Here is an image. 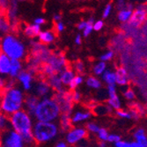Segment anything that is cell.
I'll return each instance as SVG.
<instances>
[{"mask_svg": "<svg viewBox=\"0 0 147 147\" xmlns=\"http://www.w3.org/2000/svg\"><path fill=\"white\" fill-rule=\"evenodd\" d=\"M0 51L11 60L22 61L26 56L25 44L11 34H8L0 39Z\"/></svg>", "mask_w": 147, "mask_h": 147, "instance_id": "cell-4", "label": "cell"}, {"mask_svg": "<svg viewBox=\"0 0 147 147\" xmlns=\"http://www.w3.org/2000/svg\"><path fill=\"white\" fill-rule=\"evenodd\" d=\"M84 82V77L82 75H79V74H76V76L74 77V78L72 79V81L71 82V84L68 86L69 91H74L77 90V88L82 85V83Z\"/></svg>", "mask_w": 147, "mask_h": 147, "instance_id": "cell-29", "label": "cell"}, {"mask_svg": "<svg viewBox=\"0 0 147 147\" xmlns=\"http://www.w3.org/2000/svg\"><path fill=\"white\" fill-rule=\"evenodd\" d=\"M109 134L108 130L104 128H100L99 131L97 132V137L99 138L100 141H102V142H107L108 141V138H109Z\"/></svg>", "mask_w": 147, "mask_h": 147, "instance_id": "cell-37", "label": "cell"}, {"mask_svg": "<svg viewBox=\"0 0 147 147\" xmlns=\"http://www.w3.org/2000/svg\"><path fill=\"white\" fill-rule=\"evenodd\" d=\"M46 63L55 74H59L66 67H68V61L63 53H51Z\"/></svg>", "mask_w": 147, "mask_h": 147, "instance_id": "cell-9", "label": "cell"}, {"mask_svg": "<svg viewBox=\"0 0 147 147\" xmlns=\"http://www.w3.org/2000/svg\"><path fill=\"white\" fill-rule=\"evenodd\" d=\"M58 75H59V78H60V80H61L63 86H68L71 84V82L72 81L74 77L76 76V73L71 69V66H68V67H66L63 71H62Z\"/></svg>", "mask_w": 147, "mask_h": 147, "instance_id": "cell-17", "label": "cell"}, {"mask_svg": "<svg viewBox=\"0 0 147 147\" xmlns=\"http://www.w3.org/2000/svg\"><path fill=\"white\" fill-rule=\"evenodd\" d=\"M124 97L128 100H133L135 98V93L132 90L130 89H128L124 92Z\"/></svg>", "mask_w": 147, "mask_h": 147, "instance_id": "cell-46", "label": "cell"}, {"mask_svg": "<svg viewBox=\"0 0 147 147\" xmlns=\"http://www.w3.org/2000/svg\"><path fill=\"white\" fill-rule=\"evenodd\" d=\"M112 111V109L107 104V105H102V104H98L96 105L92 109V112L97 115H105L109 114V112Z\"/></svg>", "mask_w": 147, "mask_h": 147, "instance_id": "cell-26", "label": "cell"}, {"mask_svg": "<svg viewBox=\"0 0 147 147\" xmlns=\"http://www.w3.org/2000/svg\"><path fill=\"white\" fill-rule=\"evenodd\" d=\"M111 11H112V5H111L110 4L107 5H106V7H105V8H104V10H103V12H102V17H103L104 19H107V18H108V17L110 15Z\"/></svg>", "mask_w": 147, "mask_h": 147, "instance_id": "cell-41", "label": "cell"}, {"mask_svg": "<svg viewBox=\"0 0 147 147\" xmlns=\"http://www.w3.org/2000/svg\"><path fill=\"white\" fill-rule=\"evenodd\" d=\"M23 71V63L22 61L18 60H11V67L9 71V76L11 78H17L20 72Z\"/></svg>", "mask_w": 147, "mask_h": 147, "instance_id": "cell-21", "label": "cell"}, {"mask_svg": "<svg viewBox=\"0 0 147 147\" xmlns=\"http://www.w3.org/2000/svg\"><path fill=\"white\" fill-rule=\"evenodd\" d=\"M104 26V22L100 20H97V21H94L93 22V25H92V28H93V30L95 31H100L103 28Z\"/></svg>", "mask_w": 147, "mask_h": 147, "instance_id": "cell-43", "label": "cell"}, {"mask_svg": "<svg viewBox=\"0 0 147 147\" xmlns=\"http://www.w3.org/2000/svg\"><path fill=\"white\" fill-rule=\"evenodd\" d=\"M46 79H47V81H48V83H49V86L53 92H57L63 91L64 89V86H63V84L61 82L58 74L52 75V76L47 78Z\"/></svg>", "mask_w": 147, "mask_h": 147, "instance_id": "cell-18", "label": "cell"}, {"mask_svg": "<svg viewBox=\"0 0 147 147\" xmlns=\"http://www.w3.org/2000/svg\"><path fill=\"white\" fill-rule=\"evenodd\" d=\"M86 84L88 87L92 89H100L101 87V82L94 76H90L86 78Z\"/></svg>", "mask_w": 147, "mask_h": 147, "instance_id": "cell-28", "label": "cell"}, {"mask_svg": "<svg viewBox=\"0 0 147 147\" xmlns=\"http://www.w3.org/2000/svg\"><path fill=\"white\" fill-rule=\"evenodd\" d=\"M40 101V99L35 96L34 94H30L25 97V100H24V107L23 109L25 111L28 112L30 115H34L35 109L38 106V103Z\"/></svg>", "mask_w": 147, "mask_h": 147, "instance_id": "cell-14", "label": "cell"}, {"mask_svg": "<svg viewBox=\"0 0 147 147\" xmlns=\"http://www.w3.org/2000/svg\"><path fill=\"white\" fill-rule=\"evenodd\" d=\"M106 71H107V63L101 61L95 63L92 68V71L96 76H101Z\"/></svg>", "mask_w": 147, "mask_h": 147, "instance_id": "cell-32", "label": "cell"}, {"mask_svg": "<svg viewBox=\"0 0 147 147\" xmlns=\"http://www.w3.org/2000/svg\"><path fill=\"white\" fill-rule=\"evenodd\" d=\"M10 129L9 116L0 112V131L3 132Z\"/></svg>", "mask_w": 147, "mask_h": 147, "instance_id": "cell-31", "label": "cell"}, {"mask_svg": "<svg viewBox=\"0 0 147 147\" xmlns=\"http://www.w3.org/2000/svg\"><path fill=\"white\" fill-rule=\"evenodd\" d=\"M11 25L9 20L5 17H0V35L5 36L9 34Z\"/></svg>", "mask_w": 147, "mask_h": 147, "instance_id": "cell-24", "label": "cell"}, {"mask_svg": "<svg viewBox=\"0 0 147 147\" xmlns=\"http://www.w3.org/2000/svg\"><path fill=\"white\" fill-rule=\"evenodd\" d=\"M147 12L143 8L137 9L134 12H132V15L129 20V24L133 26H138L143 23V21L145 20Z\"/></svg>", "mask_w": 147, "mask_h": 147, "instance_id": "cell-15", "label": "cell"}, {"mask_svg": "<svg viewBox=\"0 0 147 147\" xmlns=\"http://www.w3.org/2000/svg\"><path fill=\"white\" fill-rule=\"evenodd\" d=\"M51 55V51L43 44L38 42H32L31 45V58L34 59L41 64L47 62L49 56Z\"/></svg>", "mask_w": 147, "mask_h": 147, "instance_id": "cell-10", "label": "cell"}, {"mask_svg": "<svg viewBox=\"0 0 147 147\" xmlns=\"http://www.w3.org/2000/svg\"><path fill=\"white\" fill-rule=\"evenodd\" d=\"M60 129L57 123L35 122L33 127L34 141L37 144H44L54 140L59 134Z\"/></svg>", "mask_w": 147, "mask_h": 147, "instance_id": "cell-5", "label": "cell"}, {"mask_svg": "<svg viewBox=\"0 0 147 147\" xmlns=\"http://www.w3.org/2000/svg\"><path fill=\"white\" fill-rule=\"evenodd\" d=\"M10 127L12 130L20 134L25 144H33V127L34 124V117L24 109H21L9 116Z\"/></svg>", "mask_w": 147, "mask_h": 147, "instance_id": "cell-2", "label": "cell"}, {"mask_svg": "<svg viewBox=\"0 0 147 147\" xmlns=\"http://www.w3.org/2000/svg\"><path fill=\"white\" fill-rule=\"evenodd\" d=\"M132 10L129 9H122L118 13V19L122 22H127L129 20L132 15Z\"/></svg>", "mask_w": 147, "mask_h": 147, "instance_id": "cell-33", "label": "cell"}, {"mask_svg": "<svg viewBox=\"0 0 147 147\" xmlns=\"http://www.w3.org/2000/svg\"><path fill=\"white\" fill-rule=\"evenodd\" d=\"M0 101H1V92H0Z\"/></svg>", "mask_w": 147, "mask_h": 147, "instance_id": "cell-56", "label": "cell"}, {"mask_svg": "<svg viewBox=\"0 0 147 147\" xmlns=\"http://www.w3.org/2000/svg\"><path fill=\"white\" fill-rule=\"evenodd\" d=\"M85 128H86V129L87 130L88 133H93V134H97V132L100 129V126L97 123H93V122L87 123Z\"/></svg>", "mask_w": 147, "mask_h": 147, "instance_id": "cell-36", "label": "cell"}, {"mask_svg": "<svg viewBox=\"0 0 147 147\" xmlns=\"http://www.w3.org/2000/svg\"><path fill=\"white\" fill-rule=\"evenodd\" d=\"M107 144H106V142H102V141H100L99 143V147H106Z\"/></svg>", "mask_w": 147, "mask_h": 147, "instance_id": "cell-54", "label": "cell"}, {"mask_svg": "<svg viewBox=\"0 0 147 147\" xmlns=\"http://www.w3.org/2000/svg\"><path fill=\"white\" fill-rule=\"evenodd\" d=\"M17 79L24 91L28 92L32 90L34 86V75L32 73L26 70H23L18 76Z\"/></svg>", "mask_w": 147, "mask_h": 147, "instance_id": "cell-13", "label": "cell"}, {"mask_svg": "<svg viewBox=\"0 0 147 147\" xmlns=\"http://www.w3.org/2000/svg\"><path fill=\"white\" fill-rule=\"evenodd\" d=\"M54 99L59 104L62 114H71L73 111V105L74 103L71 100V91H66L63 89V91L55 92L52 95Z\"/></svg>", "mask_w": 147, "mask_h": 147, "instance_id": "cell-8", "label": "cell"}, {"mask_svg": "<svg viewBox=\"0 0 147 147\" xmlns=\"http://www.w3.org/2000/svg\"><path fill=\"white\" fill-rule=\"evenodd\" d=\"M53 20L56 22H58V21H62V15L60 13H55L54 15H53Z\"/></svg>", "mask_w": 147, "mask_h": 147, "instance_id": "cell-52", "label": "cell"}, {"mask_svg": "<svg viewBox=\"0 0 147 147\" xmlns=\"http://www.w3.org/2000/svg\"><path fill=\"white\" fill-rule=\"evenodd\" d=\"M115 147H132L131 143L129 142H125V141H119L118 143L115 144Z\"/></svg>", "mask_w": 147, "mask_h": 147, "instance_id": "cell-47", "label": "cell"}, {"mask_svg": "<svg viewBox=\"0 0 147 147\" xmlns=\"http://www.w3.org/2000/svg\"><path fill=\"white\" fill-rule=\"evenodd\" d=\"M82 35L80 34H78L76 36H75V39H74V42L76 45H80L82 43Z\"/></svg>", "mask_w": 147, "mask_h": 147, "instance_id": "cell-49", "label": "cell"}, {"mask_svg": "<svg viewBox=\"0 0 147 147\" xmlns=\"http://www.w3.org/2000/svg\"><path fill=\"white\" fill-rule=\"evenodd\" d=\"M54 147H69V145L65 141H58Z\"/></svg>", "mask_w": 147, "mask_h": 147, "instance_id": "cell-51", "label": "cell"}, {"mask_svg": "<svg viewBox=\"0 0 147 147\" xmlns=\"http://www.w3.org/2000/svg\"><path fill=\"white\" fill-rule=\"evenodd\" d=\"M78 147H85V146H84V144H83V142L79 143V144H78Z\"/></svg>", "mask_w": 147, "mask_h": 147, "instance_id": "cell-55", "label": "cell"}, {"mask_svg": "<svg viewBox=\"0 0 147 147\" xmlns=\"http://www.w3.org/2000/svg\"><path fill=\"white\" fill-rule=\"evenodd\" d=\"M93 22H94V20H93V18H90L88 20H86V26L85 29L82 31L83 32V35L82 36L87 37V36H89L92 34V32L93 30V28H92Z\"/></svg>", "mask_w": 147, "mask_h": 147, "instance_id": "cell-35", "label": "cell"}, {"mask_svg": "<svg viewBox=\"0 0 147 147\" xmlns=\"http://www.w3.org/2000/svg\"><path fill=\"white\" fill-rule=\"evenodd\" d=\"M86 20H81V21H79L77 25V28L78 30H81L83 31L86 28Z\"/></svg>", "mask_w": 147, "mask_h": 147, "instance_id": "cell-48", "label": "cell"}, {"mask_svg": "<svg viewBox=\"0 0 147 147\" xmlns=\"http://www.w3.org/2000/svg\"><path fill=\"white\" fill-rule=\"evenodd\" d=\"M131 145H132V147H143L142 145H140V144H138L137 142H132V143H131Z\"/></svg>", "mask_w": 147, "mask_h": 147, "instance_id": "cell-53", "label": "cell"}, {"mask_svg": "<svg viewBox=\"0 0 147 147\" xmlns=\"http://www.w3.org/2000/svg\"><path fill=\"white\" fill-rule=\"evenodd\" d=\"M65 29V26L63 21H58L55 23V33H62Z\"/></svg>", "mask_w": 147, "mask_h": 147, "instance_id": "cell-40", "label": "cell"}, {"mask_svg": "<svg viewBox=\"0 0 147 147\" xmlns=\"http://www.w3.org/2000/svg\"><path fill=\"white\" fill-rule=\"evenodd\" d=\"M59 129L63 132H67L69 129L72 128V123H71V114H61L59 119Z\"/></svg>", "mask_w": 147, "mask_h": 147, "instance_id": "cell-19", "label": "cell"}, {"mask_svg": "<svg viewBox=\"0 0 147 147\" xmlns=\"http://www.w3.org/2000/svg\"><path fill=\"white\" fill-rule=\"evenodd\" d=\"M6 86V82H5V80L2 78V77H0V92H2L5 88Z\"/></svg>", "mask_w": 147, "mask_h": 147, "instance_id": "cell-50", "label": "cell"}, {"mask_svg": "<svg viewBox=\"0 0 147 147\" xmlns=\"http://www.w3.org/2000/svg\"><path fill=\"white\" fill-rule=\"evenodd\" d=\"M0 147H1V138H0Z\"/></svg>", "mask_w": 147, "mask_h": 147, "instance_id": "cell-57", "label": "cell"}, {"mask_svg": "<svg viewBox=\"0 0 147 147\" xmlns=\"http://www.w3.org/2000/svg\"><path fill=\"white\" fill-rule=\"evenodd\" d=\"M113 57H114V52L109 50V51H107L106 53H104L103 55H101L100 57V59L101 62L106 63V62L111 60L113 58Z\"/></svg>", "mask_w": 147, "mask_h": 147, "instance_id": "cell-39", "label": "cell"}, {"mask_svg": "<svg viewBox=\"0 0 147 147\" xmlns=\"http://www.w3.org/2000/svg\"><path fill=\"white\" fill-rule=\"evenodd\" d=\"M46 23V20L43 17H37L34 20V24L39 26H42Z\"/></svg>", "mask_w": 147, "mask_h": 147, "instance_id": "cell-45", "label": "cell"}, {"mask_svg": "<svg viewBox=\"0 0 147 147\" xmlns=\"http://www.w3.org/2000/svg\"><path fill=\"white\" fill-rule=\"evenodd\" d=\"M37 37L39 40V42L46 46L55 42L56 33L55 31H52V30H43V31L42 30Z\"/></svg>", "mask_w": 147, "mask_h": 147, "instance_id": "cell-16", "label": "cell"}, {"mask_svg": "<svg viewBox=\"0 0 147 147\" xmlns=\"http://www.w3.org/2000/svg\"><path fill=\"white\" fill-rule=\"evenodd\" d=\"M116 115L119 116V117H121V118H127V119H130L131 118V115L129 113H128L127 111L125 110H123V109H118L116 110Z\"/></svg>", "mask_w": 147, "mask_h": 147, "instance_id": "cell-42", "label": "cell"}, {"mask_svg": "<svg viewBox=\"0 0 147 147\" xmlns=\"http://www.w3.org/2000/svg\"><path fill=\"white\" fill-rule=\"evenodd\" d=\"M88 132L85 127L82 126H72L65 133V142L68 145H78L79 143L84 142L87 138Z\"/></svg>", "mask_w": 147, "mask_h": 147, "instance_id": "cell-7", "label": "cell"}, {"mask_svg": "<svg viewBox=\"0 0 147 147\" xmlns=\"http://www.w3.org/2000/svg\"><path fill=\"white\" fill-rule=\"evenodd\" d=\"M92 117V112L87 109H77L72 111L71 115V123L72 125H77L79 123H82L87 122Z\"/></svg>", "mask_w": 147, "mask_h": 147, "instance_id": "cell-12", "label": "cell"}, {"mask_svg": "<svg viewBox=\"0 0 147 147\" xmlns=\"http://www.w3.org/2000/svg\"><path fill=\"white\" fill-rule=\"evenodd\" d=\"M11 60L0 51V75H9Z\"/></svg>", "mask_w": 147, "mask_h": 147, "instance_id": "cell-20", "label": "cell"}, {"mask_svg": "<svg viewBox=\"0 0 147 147\" xmlns=\"http://www.w3.org/2000/svg\"><path fill=\"white\" fill-rule=\"evenodd\" d=\"M101 77L103 81L108 86H115V74L114 71L107 70Z\"/></svg>", "mask_w": 147, "mask_h": 147, "instance_id": "cell-25", "label": "cell"}, {"mask_svg": "<svg viewBox=\"0 0 147 147\" xmlns=\"http://www.w3.org/2000/svg\"><path fill=\"white\" fill-rule=\"evenodd\" d=\"M134 137L137 139V143L138 144H139L143 147H147V138L144 135V130L143 129H138L135 132Z\"/></svg>", "mask_w": 147, "mask_h": 147, "instance_id": "cell-27", "label": "cell"}, {"mask_svg": "<svg viewBox=\"0 0 147 147\" xmlns=\"http://www.w3.org/2000/svg\"><path fill=\"white\" fill-rule=\"evenodd\" d=\"M71 97L72 102L75 104V103H78L81 100L82 95H81V93H80V92H78V90H74L71 92Z\"/></svg>", "mask_w": 147, "mask_h": 147, "instance_id": "cell-38", "label": "cell"}, {"mask_svg": "<svg viewBox=\"0 0 147 147\" xmlns=\"http://www.w3.org/2000/svg\"><path fill=\"white\" fill-rule=\"evenodd\" d=\"M53 91L51 90L46 78H40L34 86V93L39 99H43L46 97L52 96Z\"/></svg>", "mask_w": 147, "mask_h": 147, "instance_id": "cell-11", "label": "cell"}, {"mask_svg": "<svg viewBox=\"0 0 147 147\" xmlns=\"http://www.w3.org/2000/svg\"><path fill=\"white\" fill-rule=\"evenodd\" d=\"M25 97L23 90L16 87L11 82L6 83L5 90L1 92L0 112L10 116L23 109Z\"/></svg>", "mask_w": 147, "mask_h": 147, "instance_id": "cell-1", "label": "cell"}, {"mask_svg": "<svg viewBox=\"0 0 147 147\" xmlns=\"http://www.w3.org/2000/svg\"><path fill=\"white\" fill-rule=\"evenodd\" d=\"M42 31L41 26H36L34 23L33 24H29V25H26L25 28H24V34L28 37V38H34L37 37L40 34V32Z\"/></svg>", "mask_w": 147, "mask_h": 147, "instance_id": "cell-23", "label": "cell"}, {"mask_svg": "<svg viewBox=\"0 0 147 147\" xmlns=\"http://www.w3.org/2000/svg\"><path fill=\"white\" fill-rule=\"evenodd\" d=\"M107 103H108V105L112 109L118 110V109H120V108H121V101H120V99L117 94L109 97Z\"/></svg>", "mask_w": 147, "mask_h": 147, "instance_id": "cell-30", "label": "cell"}, {"mask_svg": "<svg viewBox=\"0 0 147 147\" xmlns=\"http://www.w3.org/2000/svg\"><path fill=\"white\" fill-rule=\"evenodd\" d=\"M115 84L120 86H125L129 82V78L126 70L123 67H120L115 72Z\"/></svg>", "mask_w": 147, "mask_h": 147, "instance_id": "cell-22", "label": "cell"}, {"mask_svg": "<svg viewBox=\"0 0 147 147\" xmlns=\"http://www.w3.org/2000/svg\"><path fill=\"white\" fill-rule=\"evenodd\" d=\"M61 109L53 96L40 99L33 117L36 122L57 123L61 115Z\"/></svg>", "mask_w": 147, "mask_h": 147, "instance_id": "cell-3", "label": "cell"}, {"mask_svg": "<svg viewBox=\"0 0 147 147\" xmlns=\"http://www.w3.org/2000/svg\"><path fill=\"white\" fill-rule=\"evenodd\" d=\"M1 147H24L25 142L22 137L17 132L9 129L0 133Z\"/></svg>", "mask_w": 147, "mask_h": 147, "instance_id": "cell-6", "label": "cell"}, {"mask_svg": "<svg viewBox=\"0 0 147 147\" xmlns=\"http://www.w3.org/2000/svg\"><path fill=\"white\" fill-rule=\"evenodd\" d=\"M108 141L110 142V143H114V144H116L118 143L119 141H121V137L118 136V135H115V134H111L109 136L108 138Z\"/></svg>", "mask_w": 147, "mask_h": 147, "instance_id": "cell-44", "label": "cell"}, {"mask_svg": "<svg viewBox=\"0 0 147 147\" xmlns=\"http://www.w3.org/2000/svg\"><path fill=\"white\" fill-rule=\"evenodd\" d=\"M71 69L74 71V72L76 74H79V75H82V73L85 71V63L81 61V60H78L76 61L72 66H71Z\"/></svg>", "mask_w": 147, "mask_h": 147, "instance_id": "cell-34", "label": "cell"}]
</instances>
